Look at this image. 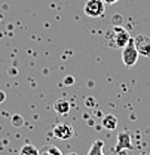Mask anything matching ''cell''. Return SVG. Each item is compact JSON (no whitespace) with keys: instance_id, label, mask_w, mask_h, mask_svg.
Instances as JSON below:
<instances>
[{"instance_id":"1","label":"cell","mask_w":150,"mask_h":155,"mask_svg":"<svg viewBox=\"0 0 150 155\" xmlns=\"http://www.w3.org/2000/svg\"><path fill=\"white\" fill-rule=\"evenodd\" d=\"M129 39H131V36H129L128 30L123 28L122 25H113L112 30L107 31L109 45L113 48H125Z\"/></svg>"},{"instance_id":"2","label":"cell","mask_w":150,"mask_h":155,"mask_svg":"<svg viewBox=\"0 0 150 155\" xmlns=\"http://www.w3.org/2000/svg\"><path fill=\"white\" fill-rule=\"evenodd\" d=\"M138 55L140 54H138V51H137V48L134 45V39L131 38L128 40L126 46L122 48V61H123V64L126 67H132L138 61Z\"/></svg>"},{"instance_id":"3","label":"cell","mask_w":150,"mask_h":155,"mask_svg":"<svg viewBox=\"0 0 150 155\" xmlns=\"http://www.w3.org/2000/svg\"><path fill=\"white\" fill-rule=\"evenodd\" d=\"M83 11L85 15L89 18H100L106 12V3L103 0H88Z\"/></svg>"},{"instance_id":"4","label":"cell","mask_w":150,"mask_h":155,"mask_svg":"<svg viewBox=\"0 0 150 155\" xmlns=\"http://www.w3.org/2000/svg\"><path fill=\"white\" fill-rule=\"evenodd\" d=\"M52 133L59 140H69V139L73 137L75 130H73L72 124H69V122H59V124H56L55 127H54V131Z\"/></svg>"},{"instance_id":"5","label":"cell","mask_w":150,"mask_h":155,"mask_svg":"<svg viewBox=\"0 0 150 155\" xmlns=\"http://www.w3.org/2000/svg\"><path fill=\"white\" fill-rule=\"evenodd\" d=\"M134 45L138 51L140 55L143 57H150V38L146 35H140L134 38Z\"/></svg>"},{"instance_id":"6","label":"cell","mask_w":150,"mask_h":155,"mask_svg":"<svg viewBox=\"0 0 150 155\" xmlns=\"http://www.w3.org/2000/svg\"><path fill=\"white\" fill-rule=\"evenodd\" d=\"M132 145H131V136L129 133H120L117 136V151L120 152L122 149H131Z\"/></svg>"},{"instance_id":"7","label":"cell","mask_w":150,"mask_h":155,"mask_svg":"<svg viewBox=\"0 0 150 155\" xmlns=\"http://www.w3.org/2000/svg\"><path fill=\"white\" fill-rule=\"evenodd\" d=\"M54 109H55L56 114L65 115V114L70 112V103H69V100H65V98H58L55 101V104H54Z\"/></svg>"},{"instance_id":"8","label":"cell","mask_w":150,"mask_h":155,"mask_svg":"<svg viewBox=\"0 0 150 155\" xmlns=\"http://www.w3.org/2000/svg\"><path fill=\"white\" fill-rule=\"evenodd\" d=\"M101 124L106 130H116L117 127V118L114 115H104L101 119Z\"/></svg>"},{"instance_id":"9","label":"cell","mask_w":150,"mask_h":155,"mask_svg":"<svg viewBox=\"0 0 150 155\" xmlns=\"http://www.w3.org/2000/svg\"><path fill=\"white\" fill-rule=\"evenodd\" d=\"M103 149H104V142L103 140H95L94 145L88 151V155H104Z\"/></svg>"},{"instance_id":"10","label":"cell","mask_w":150,"mask_h":155,"mask_svg":"<svg viewBox=\"0 0 150 155\" xmlns=\"http://www.w3.org/2000/svg\"><path fill=\"white\" fill-rule=\"evenodd\" d=\"M39 155H62V152L54 145H46L39 151Z\"/></svg>"},{"instance_id":"11","label":"cell","mask_w":150,"mask_h":155,"mask_svg":"<svg viewBox=\"0 0 150 155\" xmlns=\"http://www.w3.org/2000/svg\"><path fill=\"white\" fill-rule=\"evenodd\" d=\"M19 155H39V149L36 148V146L27 143V145H24V146L21 148Z\"/></svg>"},{"instance_id":"12","label":"cell","mask_w":150,"mask_h":155,"mask_svg":"<svg viewBox=\"0 0 150 155\" xmlns=\"http://www.w3.org/2000/svg\"><path fill=\"white\" fill-rule=\"evenodd\" d=\"M22 116L21 115H14V118H12V124L14 125H17V127H19V125H22Z\"/></svg>"},{"instance_id":"13","label":"cell","mask_w":150,"mask_h":155,"mask_svg":"<svg viewBox=\"0 0 150 155\" xmlns=\"http://www.w3.org/2000/svg\"><path fill=\"white\" fill-rule=\"evenodd\" d=\"M62 84H64L65 87H70V85L75 84V78L73 76H65L64 79H62Z\"/></svg>"},{"instance_id":"14","label":"cell","mask_w":150,"mask_h":155,"mask_svg":"<svg viewBox=\"0 0 150 155\" xmlns=\"http://www.w3.org/2000/svg\"><path fill=\"white\" fill-rule=\"evenodd\" d=\"M6 100V94H5V91H0V103H3Z\"/></svg>"},{"instance_id":"15","label":"cell","mask_w":150,"mask_h":155,"mask_svg":"<svg viewBox=\"0 0 150 155\" xmlns=\"http://www.w3.org/2000/svg\"><path fill=\"white\" fill-rule=\"evenodd\" d=\"M103 2H104L106 5H114V3H116V2H119V0H103Z\"/></svg>"},{"instance_id":"16","label":"cell","mask_w":150,"mask_h":155,"mask_svg":"<svg viewBox=\"0 0 150 155\" xmlns=\"http://www.w3.org/2000/svg\"><path fill=\"white\" fill-rule=\"evenodd\" d=\"M67 155H79V154H76V152H70V154H67Z\"/></svg>"},{"instance_id":"17","label":"cell","mask_w":150,"mask_h":155,"mask_svg":"<svg viewBox=\"0 0 150 155\" xmlns=\"http://www.w3.org/2000/svg\"><path fill=\"white\" fill-rule=\"evenodd\" d=\"M116 155H125V154H116Z\"/></svg>"}]
</instances>
